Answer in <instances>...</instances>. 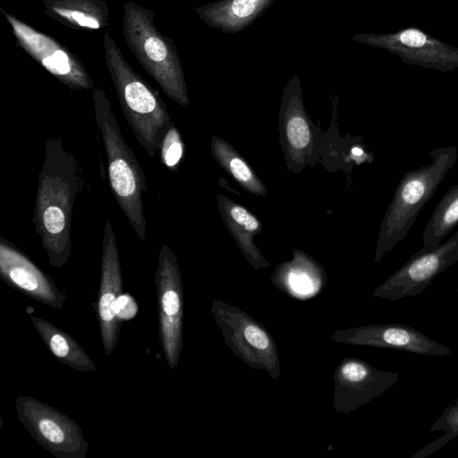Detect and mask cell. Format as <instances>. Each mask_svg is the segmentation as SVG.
I'll return each mask as SVG.
<instances>
[{
  "instance_id": "obj_23",
  "label": "cell",
  "mask_w": 458,
  "mask_h": 458,
  "mask_svg": "<svg viewBox=\"0 0 458 458\" xmlns=\"http://www.w3.org/2000/svg\"><path fill=\"white\" fill-rule=\"evenodd\" d=\"M116 299L112 293H105L99 301V313L101 318L109 321L116 315L115 312Z\"/></svg>"
},
{
  "instance_id": "obj_7",
  "label": "cell",
  "mask_w": 458,
  "mask_h": 458,
  "mask_svg": "<svg viewBox=\"0 0 458 458\" xmlns=\"http://www.w3.org/2000/svg\"><path fill=\"white\" fill-rule=\"evenodd\" d=\"M279 140L288 169L301 173L314 165L324 148L322 132L307 114L298 83H289L279 112Z\"/></svg>"
},
{
  "instance_id": "obj_25",
  "label": "cell",
  "mask_w": 458,
  "mask_h": 458,
  "mask_svg": "<svg viewBox=\"0 0 458 458\" xmlns=\"http://www.w3.org/2000/svg\"><path fill=\"white\" fill-rule=\"evenodd\" d=\"M50 345L53 352L58 357H65L69 352L66 341L59 335H55L52 337Z\"/></svg>"
},
{
  "instance_id": "obj_3",
  "label": "cell",
  "mask_w": 458,
  "mask_h": 458,
  "mask_svg": "<svg viewBox=\"0 0 458 458\" xmlns=\"http://www.w3.org/2000/svg\"><path fill=\"white\" fill-rule=\"evenodd\" d=\"M429 164L406 172L399 181L380 225L374 262H381L408 234L419 214L437 191L458 157L454 146L428 152Z\"/></svg>"
},
{
  "instance_id": "obj_17",
  "label": "cell",
  "mask_w": 458,
  "mask_h": 458,
  "mask_svg": "<svg viewBox=\"0 0 458 458\" xmlns=\"http://www.w3.org/2000/svg\"><path fill=\"white\" fill-rule=\"evenodd\" d=\"M458 225V183L441 198L422 234V247L432 250Z\"/></svg>"
},
{
  "instance_id": "obj_10",
  "label": "cell",
  "mask_w": 458,
  "mask_h": 458,
  "mask_svg": "<svg viewBox=\"0 0 458 458\" xmlns=\"http://www.w3.org/2000/svg\"><path fill=\"white\" fill-rule=\"evenodd\" d=\"M356 39L396 55L402 62L441 72L458 68V47L415 27L386 34H362Z\"/></svg>"
},
{
  "instance_id": "obj_9",
  "label": "cell",
  "mask_w": 458,
  "mask_h": 458,
  "mask_svg": "<svg viewBox=\"0 0 458 458\" xmlns=\"http://www.w3.org/2000/svg\"><path fill=\"white\" fill-rule=\"evenodd\" d=\"M458 262V231L437 248L421 247L373 292V297L397 301L422 293L432 281Z\"/></svg>"
},
{
  "instance_id": "obj_1",
  "label": "cell",
  "mask_w": 458,
  "mask_h": 458,
  "mask_svg": "<svg viewBox=\"0 0 458 458\" xmlns=\"http://www.w3.org/2000/svg\"><path fill=\"white\" fill-rule=\"evenodd\" d=\"M83 183L75 155L64 146L61 138L47 139L32 222L51 258H65L70 252L73 206Z\"/></svg>"
},
{
  "instance_id": "obj_12",
  "label": "cell",
  "mask_w": 458,
  "mask_h": 458,
  "mask_svg": "<svg viewBox=\"0 0 458 458\" xmlns=\"http://www.w3.org/2000/svg\"><path fill=\"white\" fill-rule=\"evenodd\" d=\"M331 339L344 344L405 351L421 355L445 356L451 350L416 328L403 324H377L335 331Z\"/></svg>"
},
{
  "instance_id": "obj_19",
  "label": "cell",
  "mask_w": 458,
  "mask_h": 458,
  "mask_svg": "<svg viewBox=\"0 0 458 458\" xmlns=\"http://www.w3.org/2000/svg\"><path fill=\"white\" fill-rule=\"evenodd\" d=\"M164 166L177 172L184 155V144L178 128L173 124L165 135L159 149Z\"/></svg>"
},
{
  "instance_id": "obj_18",
  "label": "cell",
  "mask_w": 458,
  "mask_h": 458,
  "mask_svg": "<svg viewBox=\"0 0 458 458\" xmlns=\"http://www.w3.org/2000/svg\"><path fill=\"white\" fill-rule=\"evenodd\" d=\"M440 430H445V434L441 437L427 444L412 454L411 458H425L458 437V398L442 411L439 418L429 428L430 432Z\"/></svg>"
},
{
  "instance_id": "obj_4",
  "label": "cell",
  "mask_w": 458,
  "mask_h": 458,
  "mask_svg": "<svg viewBox=\"0 0 458 458\" xmlns=\"http://www.w3.org/2000/svg\"><path fill=\"white\" fill-rule=\"evenodd\" d=\"M93 103L107 158L111 191L136 235L145 240L147 222L143 193L148 191L145 173L123 137L109 99L102 89H93Z\"/></svg>"
},
{
  "instance_id": "obj_20",
  "label": "cell",
  "mask_w": 458,
  "mask_h": 458,
  "mask_svg": "<svg viewBox=\"0 0 458 458\" xmlns=\"http://www.w3.org/2000/svg\"><path fill=\"white\" fill-rule=\"evenodd\" d=\"M262 5V0H233L227 4L226 11L233 21H247Z\"/></svg>"
},
{
  "instance_id": "obj_6",
  "label": "cell",
  "mask_w": 458,
  "mask_h": 458,
  "mask_svg": "<svg viewBox=\"0 0 458 458\" xmlns=\"http://www.w3.org/2000/svg\"><path fill=\"white\" fill-rule=\"evenodd\" d=\"M213 318L222 331L225 345L256 370H265L273 379L281 373L279 352L268 330L250 314L221 300L213 301Z\"/></svg>"
},
{
  "instance_id": "obj_15",
  "label": "cell",
  "mask_w": 458,
  "mask_h": 458,
  "mask_svg": "<svg viewBox=\"0 0 458 458\" xmlns=\"http://www.w3.org/2000/svg\"><path fill=\"white\" fill-rule=\"evenodd\" d=\"M46 13L72 29L99 30L109 23L106 0H42Z\"/></svg>"
},
{
  "instance_id": "obj_24",
  "label": "cell",
  "mask_w": 458,
  "mask_h": 458,
  "mask_svg": "<svg viewBox=\"0 0 458 458\" xmlns=\"http://www.w3.org/2000/svg\"><path fill=\"white\" fill-rule=\"evenodd\" d=\"M163 309L169 315H175L180 309V300L174 291H168L163 296Z\"/></svg>"
},
{
  "instance_id": "obj_11",
  "label": "cell",
  "mask_w": 458,
  "mask_h": 458,
  "mask_svg": "<svg viewBox=\"0 0 458 458\" xmlns=\"http://www.w3.org/2000/svg\"><path fill=\"white\" fill-rule=\"evenodd\" d=\"M399 380L396 372L383 371L357 358H345L334 372V411L349 414L380 396Z\"/></svg>"
},
{
  "instance_id": "obj_14",
  "label": "cell",
  "mask_w": 458,
  "mask_h": 458,
  "mask_svg": "<svg viewBox=\"0 0 458 458\" xmlns=\"http://www.w3.org/2000/svg\"><path fill=\"white\" fill-rule=\"evenodd\" d=\"M216 199L222 220L249 264L256 270L268 267L270 263L254 242V236L262 232L259 220L227 196L217 194Z\"/></svg>"
},
{
  "instance_id": "obj_5",
  "label": "cell",
  "mask_w": 458,
  "mask_h": 458,
  "mask_svg": "<svg viewBox=\"0 0 458 458\" xmlns=\"http://www.w3.org/2000/svg\"><path fill=\"white\" fill-rule=\"evenodd\" d=\"M155 13L138 4H123V35L141 67L175 103L187 107L189 97L180 56L173 40L154 24Z\"/></svg>"
},
{
  "instance_id": "obj_16",
  "label": "cell",
  "mask_w": 458,
  "mask_h": 458,
  "mask_svg": "<svg viewBox=\"0 0 458 458\" xmlns=\"http://www.w3.org/2000/svg\"><path fill=\"white\" fill-rule=\"evenodd\" d=\"M213 157L217 164L245 191L258 197L267 196V191L254 169L226 140L213 135L210 142Z\"/></svg>"
},
{
  "instance_id": "obj_2",
  "label": "cell",
  "mask_w": 458,
  "mask_h": 458,
  "mask_svg": "<svg viewBox=\"0 0 458 458\" xmlns=\"http://www.w3.org/2000/svg\"><path fill=\"white\" fill-rule=\"evenodd\" d=\"M103 42L106 67L123 115L141 147L155 157L174 124L166 105L158 90L133 70L108 32Z\"/></svg>"
},
{
  "instance_id": "obj_8",
  "label": "cell",
  "mask_w": 458,
  "mask_h": 458,
  "mask_svg": "<svg viewBox=\"0 0 458 458\" xmlns=\"http://www.w3.org/2000/svg\"><path fill=\"white\" fill-rule=\"evenodd\" d=\"M1 12L11 25L17 45L48 72L72 90L93 89L94 81L72 50L2 8Z\"/></svg>"
},
{
  "instance_id": "obj_22",
  "label": "cell",
  "mask_w": 458,
  "mask_h": 458,
  "mask_svg": "<svg viewBox=\"0 0 458 458\" xmlns=\"http://www.w3.org/2000/svg\"><path fill=\"white\" fill-rule=\"evenodd\" d=\"M39 429L43 436L53 443H61L64 440V433L61 428L49 420H43L39 424Z\"/></svg>"
},
{
  "instance_id": "obj_13",
  "label": "cell",
  "mask_w": 458,
  "mask_h": 458,
  "mask_svg": "<svg viewBox=\"0 0 458 458\" xmlns=\"http://www.w3.org/2000/svg\"><path fill=\"white\" fill-rule=\"evenodd\" d=\"M272 284L289 297L309 300L325 288L327 276L323 267L300 250H293V259L279 264L273 271Z\"/></svg>"
},
{
  "instance_id": "obj_21",
  "label": "cell",
  "mask_w": 458,
  "mask_h": 458,
  "mask_svg": "<svg viewBox=\"0 0 458 458\" xmlns=\"http://www.w3.org/2000/svg\"><path fill=\"white\" fill-rule=\"evenodd\" d=\"M137 305L129 295H122L116 299L115 312L121 318L129 319L134 317L137 312Z\"/></svg>"
}]
</instances>
